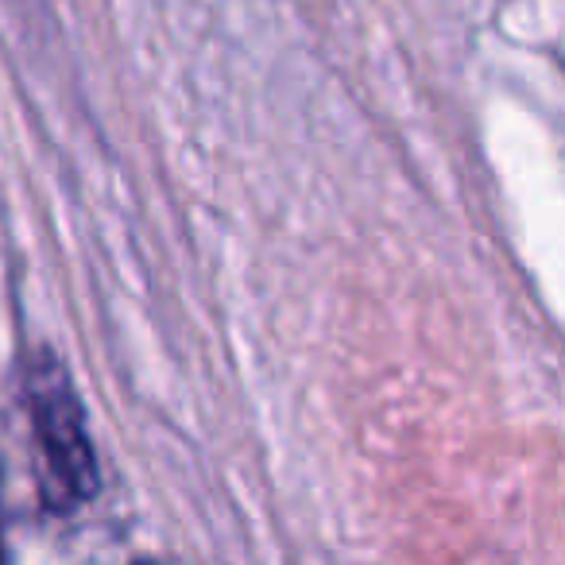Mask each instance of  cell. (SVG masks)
I'll return each instance as SVG.
<instances>
[{
  "instance_id": "cell-1",
  "label": "cell",
  "mask_w": 565,
  "mask_h": 565,
  "mask_svg": "<svg viewBox=\"0 0 565 565\" xmlns=\"http://www.w3.org/2000/svg\"><path fill=\"white\" fill-rule=\"evenodd\" d=\"M28 415H32L35 454H40L43 503L58 515H71L102 488L94 441H89L86 407L78 399L71 372L55 353L35 349L24 376Z\"/></svg>"
}]
</instances>
